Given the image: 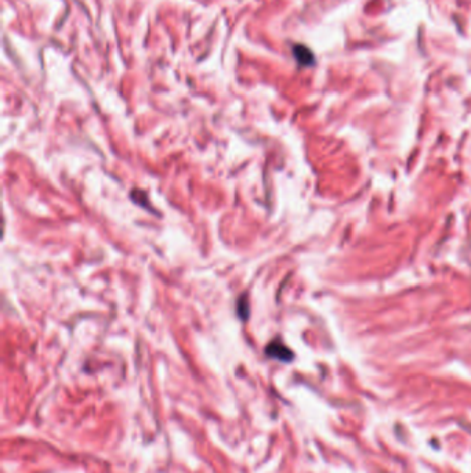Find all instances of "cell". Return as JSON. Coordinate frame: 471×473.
I'll use <instances>...</instances> for the list:
<instances>
[{
  "mask_svg": "<svg viewBox=\"0 0 471 473\" xmlns=\"http://www.w3.org/2000/svg\"><path fill=\"white\" fill-rule=\"evenodd\" d=\"M266 354L268 357H271V358H275V360H279V361L283 362H289L293 360V353L279 340H274V342H271L270 345L267 346Z\"/></svg>",
  "mask_w": 471,
  "mask_h": 473,
  "instance_id": "obj_1",
  "label": "cell"
},
{
  "mask_svg": "<svg viewBox=\"0 0 471 473\" xmlns=\"http://www.w3.org/2000/svg\"><path fill=\"white\" fill-rule=\"evenodd\" d=\"M238 313L239 316H241V318H245V320L248 318V314H249V305H248V302H246V298H244V302H242V299L239 301Z\"/></svg>",
  "mask_w": 471,
  "mask_h": 473,
  "instance_id": "obj_3",
  "label": "cell"
},
{
  "mask_svg": "<svg viewBox=\"0 0 471 473\" xmlns=\"http://www.w3.org/2000/svg\"><path fill=\"white\" fill-rule=\"evenodd\" d=\"M294 57L297 58V61L303 65H311L314 62V57L307 47L304 46H296L294 47Z\"/></svg>",
  "mask_w": 471,
  "mask_h": 473,
  "instance_id": "obj_2",
  "label": "cell"
}]
</instances>
